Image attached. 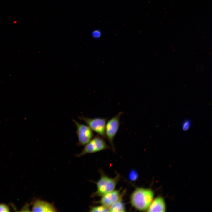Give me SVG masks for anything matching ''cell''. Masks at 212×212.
Wrapping results in <instances>:
<instances>
[{
	"label": "cell",
	"instance_id": "obj_1",
	"mask_svg": "<svg viewBox=\"0 0 212 212\" xmlns=\"http://www.w3.org/2000/svg\"><path fill=\"white\" fill-rule=\"evenodd\" d=\"M154 193L150 189L138 187L130 196L132 205L140 211L147 210L153 201Z\"/></svg>",
	"mask_w": 212,
	"mask_h": 212
},
{
	"label": "cell",
	"instance_id": "obj_2",
	"mask_svg": "<svg viewBox=\"0 0 212 212\" xmlns=\"http://www.w3.org/2000/svg\"><path fill=\"white\" fill-rule=\"evenodd\" d=\"M119 179L118 175L115 178H111L101 173L100 178L96 183L97 190L92 194L91 197L102 196L114 190Z\"/></svg>",
	"mask_w": 212,
	"mask_h": 212
},
{
	"label": "cell",
	"instance_id": "obj_3",
	"mask_svg": "<svg viewBox=\"0 0 212 212\" xmlns=\"http://www.w3.org/2000/svg\"><path fill=\"white\" fill-rule=\"evenodd\" d=\"M104 139L103 138L97 134L84 145L81 152L76 156L78 157H80L87 154L94 153L107 149H110V148L107 144Z\"/></svg>",
	"mask_w": 212,
	"mask_h": 212
},
{
	"label": "cell",
	"instance_id": "obj_4",
	"mask_svg": "<svg viewBox=\"0 0 212 212\" xmlns=\"http://www.w3.org/2000/svg\"><path fill=\"white\" fill-rule=\"evenodd\" d=\"M123 112H120L116 115L109 120L106 122L105 129L106 139H107L113 151H115L114 140L118 130L120 118Z\"/></svg>",
	"mask_w": 212,
	"mask_h": 212
},
{
	"label": "cell",
	"instance_id": "obj_5",
	"mask_svg": "<svg viewBox=\"0 0 212 212\" xmlns=\"http://www.w3.org/2000/svg\"><path fill=\"white\" fill-rule=\"evenodd\" d=\"M93 131L104 139H106L105 129L107 119L102 118H89L83 116L79 117Z\"/></svg>",
	"mask_w": 212,
	"mask_h": 212
},
{
	"label": "cell",
	"instance_id": "obj_6",
	"mask_svg": "<svg viewBox=\"0 0 212 212\" xmlns=\"http://www.w3.org/2000/svg\"><path fill=\"white\" fill-rule=\"evenodd\" d=\"M73 120L77 127L78 144L85 145L93 137V131L87 125L80 123L74 120Z\"/></svg>",
	"mask_w": 212,
	"mask_h": 212
},
{
	"label": "cell",
	"instance_id": "obj_7",
	"mask_svg": "<svg viewBox=\"0 0 212 212\" xmlns=\"http://www.w3.org/2000/svg\"><path fill=\"white\" fill-rule=\"evenodd\" d=\"M120 190H113L102 196L98 202L101 205L109 207L114 203L122 198Z\"/></svg>",
	"mask_w": 212,
	"mask_h": 212
},
{
	"label": "cell",
	"instance_id": "obj_8",
	"mask_svg": "<svg viewBox=\"0 0 212 212\" xmlns=\"http://www.w3.org/2000/svg\"><path fill=\"white\" fill-rule=\"evenodd\" d=\"M32 211L33 212H56L57 209L52 203L40 199L34 202Z\"/></svg>",
	"mask_w": 212,
	"mask_h": 212
},
{
	"label": "cell",
	"instance_id": "obj_9",
	"mask_svg": "<svg viewBox=\"0 0 212 212\" xmlns=\"http://www.w3.org/2000/svg\"><path fill=\"white\" fill-rule=\"evenodd\" d=\"M165 210V206L163 198L160 197L156 198L152 201L147 211L149 212H164Z\"/></svg>",
	"mask_w": 212,
	"mask_h": 212
},
{
	"label": "cell",
	"instance_id": "obj_10",
	"mask_svg": "<svg viewBox=\"0 0 212 212\" xmlns=\"http://www.w3.org/2000/svg\"><path fill=\"white\" fill-rule=\"evenodd\" d=\"M121 199L116 201L109 207L108 208L109 211L125 212L126 211L125 205L122 202Z\"/></svg>",
	"mask_w": 212,
	"mask_h": 212
},
{
	"label": "cell",
	"instance_id": "obj_11",
	"mask_svg": "<svg viewBox=\"0 0 212 212\" xmlns=\"http://www.w3.org/2000/svg\"><path fill=\"white\" fill-rule=\"evenodd\" d=\"M90 212H108L109 211V208L103 205L92 207L90 209Z\"/></svg>",
	"mask_w": 212,
	"mask_h": 212
},
{
	"label": "cell",
	"instance_id": "obj_12",
	"mask_svg": "<svg viewBox=\"0 0 212 212\" xmlns=\"http://www.w3.org/2000/svg\"><path fill=\"white\" fill-rule=\"evenodd\" d=\"M92 37L96 39L100 38L102 35V32L99 29H96L93 30L92 33Z\"/></svg>",
	"mask_w": 212,
	"mask_h": 212
},
{
	"label": "cell",
	"instance_id": "obj_13",
	"mask_svg": "<svg viewBox=\"0 0 212 212\" xmlns=\"http://www.w3.org/2000/svg\"><path fill=\"white\" fill-rule=\"evenodd\" d=\"M191 125V121L188 120H185L182 124V129L184 131H186L188 129Z\"/></svg>",
	"mask_w": 212,
	"mask_h": 212
},
{
	"label": "cell",
	"instance_id": "obj_14",
	"mask_svg": "<svg viewBox=\"0 0 212 212\" xmlns=\"http://www.w3.org/2000/svg\"><path fill=\"white\" fill-rule=\"evenodd\" d=\"M138 175L135 170H132L129 175V178L131 181H135L137 178Z\"/></svg>",
	"mask_w": 212,
	"mask_h": 212
},
{
	"label": "cell",
	"instance_id": "obj_15",
	"mask_svg": "<svg viewBox=\"0 0 212 212\" xmlns=\"http://www.w3.org/2000/svg\"><path fill=\"white\" fill-rule=\"evenodd\" d=\"M10 209L8 206L3 203L0 204V212H9Z\"/></svg>",
	"mask_w": 212,
	"mask_h": 212
}]
</instances>
